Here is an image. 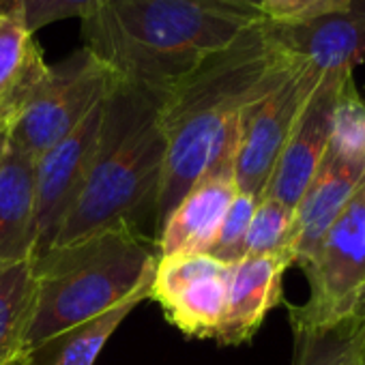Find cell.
I'll return each instance as SVG.
<instances>
[{"instance_id": "2e32d148", "label": "cell", "mask_w": 365, "mask_h": 365, "mask_svg": "<svg viewBox=\"0 0 365 365\" xmlns=\"http://www.w3.org/2000/svg\"><path fill=\"white\" fill-rule=\"evenodd\" d=\"M46 71L43 50L26 26L20 0H9L0 14V131H7Z\"/></svg>"}, {"instance_id": "5bb4252c", "label": "cell", "mask_w": 365, "mask_h": 365, "mask_svg": "<svg viewBox=\"0 0 365 365\" xmlns=\"http://www.w3.org/2000/svg\"><path fill=\"white\" fill-rule=\"evenodd\" d=\"M294 260L286 254L241 258L230 269L226 314L215 335L222 346L250 341L267 314L282 303V282Z\"/></svg>"}, {"instance_id": "8992f818", "label": "cell", "mask_w": 365, "mask_h": 365, "mask_svg": "<svg viewBox=\"0 0 365 365\" xmlns=\"http://www.w3.org/2000/svg\"><path fill=\"white\" fill-rule=\"evenodd\" d=\"M309 297L290 305L292 329H322L352 316L365 284V180L301 264Z\"/></svg>"}, {"instance_id": "83f0119b", "label": "cell", "mask_w": 365, "mask_h": 365, "mask_svg": "<svg viewBox=\"0 0 365 365\" xmlns=\"http://www.w3.org/2000/svg\"><path fill=\"white\" fill-rule=\"evenodd\" d=\"M9 5V0H0V14H3L5 11V7Z\"/></svg>"}, {"instance_id": "603a6c76", "label": "cell", "mask_w": 365, "mask_h": 365, "mask_svg": "<svg viewBox=\"0 0 365 365\" xmlns=\"http://www.w3.org/2000/svg\"><path fill=\"white\" fill-rule=\"evenodd\" d=\"M346 5L348 0H264L262 18L269 24L294 26L339 11Z\"/></svg>"}, {"instance_id": "30bf717a", "label": "cell", "mask_w": 365, "mask_h": 365, "mask_svg": "<svg viewBox=\"0 0 365 365\" xmlns=\"http://www.w3.org/2000/svg\"><path fill=\"white\" fill-rule=\"evenodd\" d=\"M348 76L352 71L322 73L284 144L264 196L279 200L288 209H297L327 153L335 103Z\"/></svg>"}, {"instance_id": "44dd1931", "label": "cell", "mask_w": 365, "mask_h": 365, "mask_svg": "<svg viewBox=\"0 0 365 365\" xmlns=\"http://www.w3.org/2000/svg\"><path fill=\"white\" fill-rule=\"evenodd\" d=\"M256 207H258V198L237 192V196L230 202V209L222 222L217 239L209 252L213 258H217L226 264H235L243 258L245 239H247V230H250Z\"/></svg>"}, {"instance_id": "3957f363", "label": "cell", "mask_w": 365, "mask_h": 365, "mask_svg": "<svg viewBox=\"0 0 365 365\" xmlns=\"http://www.w3.org/2000/svg\"><path fill=\"white\" fill-rule=\"evenodd\" d=\"M165 95L116 80L103 101L88 182L54 245L118 226L142 230L140 224L146 215L155 222L165 163L161 125Z\"/></svg>"}, {"instance_id": "ba28073f", "label": "cell", "mask_w": 365, "mask_h": 365, "mask_svg": "<svg viewBox=\"0 0 365 365\" xmlns=\"http://www.w3.org/2000/svg\"><path fill=\"white\" fill-rule=\"evenodd\" d=\"M230 269L211 254L159 256L148 299L182 335L215 339L226 314Z\"/></svg>"}, {"instance_id": "ffe728a7", "label": "cell", "mask_w": 365, "mask_h": 365, "mask_svg": "<svg viewBox=\"0 0 365 365\" xmlns=\"http://www.w3.org/2000/svg\"><path fill=\"white\" fill-rule=\"evenodd\" d=\"M292 239H294V209H288L275 198L262 196L258 200V207L254 211L247 230L243 258L286 254L294 260Z\"/></svg>"}, {"instance_id": "4316f807", "label": "cell", "mask_w": 365, "mask_h": 365, "mask_svg": "<svg viewBox=\"0 0 365 365\" xmlns=\"http://www.w3.org/2000/svg\"><path fill=\"white\" fill-rule=\"evenodd\" d=\"M5 142H7V133L0 131V159H3V153H5Z\"/></svg>"}, {"instance_id": "277c9868", "label": "cell", "mask_w": 365, "mask_h": 365, "mask_svg": "<svg viewBox=\"0 0 365 365\" xmlns=\"http://www.w3.org/2000/svg\"><path fill=\"white\" fill-rule=\"evenodd\" d=\"M157 258V243L133 226L108 228L33 258L35 297L22 346L33 354L150 288Z\"/></svg>"}, {"instance_id": "8fae6325", "label": "cell", "mask_w": 365, "mask_h": 365, "mask_svg": "<svg viewBox=\"0 0 365 365\" xmlns=\"http://www.w3.org/2000/svg\"><path fill=\"white\" fill-rule=\"evenodd\" d=\"M237 192L235 165L209 168L157 230V254H209Z\"/></svg>"}, {"instance_id": "d6986e66", "label": "cell", "mask_w": 365, "mask_h": 365, "mask_svg": "<svg viewBox=\"0 0 365 365\" xmlns=\"http://www.w3.org/2000/svg\"><path fill=\"white\" fill-rule=\"evenodd\" d=\"M33 297V258L0 267V352L22 344Z\"/></svg>"}, {"instance_id": "9c48e42d", "label": "cell", "mask_w": 365, "mask_h": 365, "mask_svg": "<svg viewBox=\"0 0 365 365\" xmlns=\"http://www.w3.org/2000/svg\"><path fill=\"white\" fill-rule=\"evenodd\" d=\"M106 101V99H103ZM103 101L61 142L35 159V220L37 241L33 258L46 254L80 202L99 140Z\"/></svg>"}, {"instance_id": "7c38bea8", "label": "cell", "mask_w": 365, "mask_h": 365, "mask_svg": "<svg viewBox=\"0 0 365 365\" xmlns=\"http://www.w3.org/2000/svg\"><path fill=\"white\" fill-rule=\"evenodd\" d=\"M267 29L286 52L320 73L354 71L365 58V0H348L344 9L305 24L277 26L267 22Z\"/></svg>"}, {"instance_id": "4fadbf2b", "label": "cell", "mask_w": 365, "mask_h": 365, "mask_svg": "<svg viewBox=\"0 0 365 365\" xmlns=\"http://www.w3.org/2000/svg\"><path fill=\"white\" fill-rule=\"evenodd\" d=\"M365 180V157L341 155L327 146V153L294 209V264H303L346 202Z\"/></svg>"}, {"instance_id": "9a60e30c", "label": "cell", "mask_w": 365, "mask_h": 365, "mask_svg": "<svg viewBox=\"0 0 365 365\" xmlns=\"http://www.w3.org/2000/svg\"><path fill=\"white\" fill-rule=\"evenodd\" d=\"M35 241V159L7 140L0 159V267L31 260Z\"/></svg>"}, {"instance_id": "484cf974", "label": "cell", "mask_w": 365, "mask_h": 365, "mask_svg": "<svg viewBox=\"0 0 365 365\" xmlns=\"http://www.w3.org/2000/svg\"><path fill=\"white\" fill-rule=\"evenodd\" d=\"M352 316L359 318V320L365 324V284H363V288H361V292H359V297H356V301H354Z\"/></svg>"}, {"instance_id": "7402d4cb", "label": "cell", "mask_w": 365, "mask_h": 365, "mask_svg": "<svg viewBox=\"0 0 365 365\" xmlns=\"http://www.w3.org/2000/svg\"><path fill=\"white\" fill-rule=\"evenodd\" d=\"M103 0H20V7L31 33H39L41 29L69 20V18H88Z\"/></svg>"}, {"instance_id": "e0dca14e", "label": "cell", "mask_w": 365, "mask_h": 365, "mask_svg": "<svg viewBox=\"0 0 365 365\" xmlns=\"http://www.w3.org/2000/svg\"><path fill=\"white\" fill-rule=\"evenodd\" d=\"M144 299H148V288L135 292L133 297L114 305L106 314L52 339L50 344L31 354V365H95L106 341Z\"/></svg>"}, {"instance_id": "52a82bcc", "label": "cell", "mask_w": 365, "mask_h": 365, "mask_svg": "<svg viewBox=\"0 0 365 365\" xmlns=\"http://www.w3.org/2000/svg\"><path fill=\"white\" fill-rule=\"evenodd\" d=\"M320 78V71L297 56V63L284 80L250 108L235 155V180L239 192L258 200L264 196L284 144Z\"/></svg>"}, {"instance_id": "5b68a950", "label": "cell", "mask_w": 365, "mask_h": 365, "mask_svg": "<svg viewBox=\"0 0 365 365\" xmlns=\"http://www.w3.org/2000/svg\"><path fill=\"white\" fill-rule=\"evenodd\" d=\"M116 80L86 48L48 65L46 76L7 127V140L37 159L67 138L108 97Z\"/></svg>"}, {"instance_id": "6da1fadb", "label": "cell", "mask_w": 365, "mask_h": 365, "mask_svg": "<svg viewBox=\"0 0 365 365\" xmlns=\"http://www.w3.org/2000/svg\"><path fill=\"white\" fill-rule=\"evenodd\" d=\"M294 63L297 56L271 37L262 20L168 91L161 110L165 163L155 230L209 168L235 165L245 114Z\"/></svg>"}, {"instance_id": "d4e9b609", "label": "cell", "mask_w": 365, "mask_h": 365, "mask_svg": "<svg viewBox=\"0 0 365 365\" xmlns=\"http://www.w3.org/2000/svg\"><path fill=\"white\" fill-rule=\"evenodd\" d=\"M220 3H226V5H232V7H241V9H250V11H256V14L262 16L264 0H220Z\"/></svg>"}, {"instance_id": "7a4b0ae2", "label": "cell", "mask_w": 365, "mask_h": 365, "mask_svg": "<svg viewBox=\"0 0 365 365\" xmlns=\"http://www.w3.org/2000/svg\"><path fill=\"white\" fill-rule=\"evenodd\" d=\"M264 18L220 0H103L82 41L118 80L168 93Z\"/></svg>"}, {"instance_id": "ac0fdd59", "label": "cell", "mask_w": 365, "mask_h": 365, "mask_svg": "<svg viewBox=\"0 0 365 365\" xmlns=\"http://www.w3.org/2000/svg\"><path fill=\"white\" fill-rule=\"evenodd\" d=\"M292 365H365V324L350 316L322 329H292Z\"/></svg>"}, {"instance_id": "cb8c5ba5", "label": "cell", "mask_w": 365, "mask_h": 365, "mask_svg": "<svg viewBox=\"0 0 365 365\" xmlns=\"http://www.w3.org/2000/svg\"><path fill=\"white\" fill-rule=\"evenodd\" d=\"M0 365H31V352L22 344L7 348L0 352Z\"/></svg>"}]
</instances>
